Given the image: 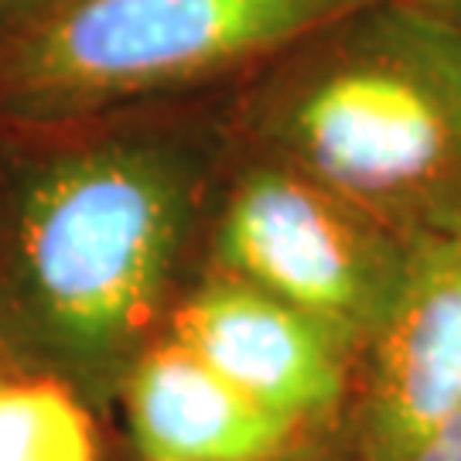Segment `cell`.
Returning <instances> with one entry per match:
<instances>
[{"label":"cell","mask_w":461,"mask_h":461,"mask_svg":"<svg viewBox=\"0 0 461 461\" xmlns=\"http://www.w3.org/2000/svg\"><path fill=\"white\" fill-rule=\"evenodd\" d=\"M165 331L301 430H329L346 413L356 356L325 325L249 280L212 270L171 304Z\"/></svg>","instance_id":"6"},{"label":"cell","mask_w":461,"mask_h":461,"mask_svg":"<svg viewBox=\"0 0 461 461\" xmlns=\"http://www.w3.org/2000/svg\"><path fill=\"white\" fill-rule=\"evenodd\" d=\"M215 158L195 131L133 123L17 150L0 175V287L68 386L103 393L154 339Z\"/></svg>","instance_id":"1"},{"label":"cell","mask_w":461,"mask_h":461,"mask_svg":"<svg viewBox=\"0 0 461 461\" xmlns=\"http://www.w3.org/2000/svg\"><path fill=\"white\" fill-rule=\"evenodd\" d=\"M413 461H461V411L413 455Z\"/></svg>","instance_id":"10"},{"label":"cell","mask_w":461,"mask_h":461,"mask_svg":"<svg viewBox=\"0 0 461 461\" xmlns=\"http://www.w3.org/2000/svg\"><path fill=\"white\" fill-rule=\"evenodd\" d=\"M314 434H321V430H308V434H301L294 438L291 445L277 447V451H270L264 458H253V461H356V455H339V451H331L329 445H321Z\"/></svg>","instance_id":"9"},{"label":"cell","mask_w":461,"mask_h":461,"mask_svg":"<svg viewBox=\"0 0 461 461\" xmlns=\"http://www.w3.org/2000/svg\"><path fill=\"white\" fill-rule=\"evenodd\" d=\"M356 366L346 407L356 461H413L461 411V236L417 247Z\"/></svg>","instance_id":"5"},{"label":"cell","mask_w":461,"mask_h":461,"mask_svg":"<svg viewBox=\"0 0 461 461\" xmlns=\"http://www.w3.org/2000/svg\"><path fill=\"white\" fill-rule=\"evenodd\" d=\"M0 461H99V434L79 390L59 376L0 379Z\"/></svg>","instance_id":"8"},{"label":"cell","mask_w":461,"mask_h":461,"mask_svg":"<svg viewBox=\"0 0 461 461\" xmlns=\"http://www.w3.org/2000/svg\"><path fill=\"white\" fill-rule=\"evenodd\" d=\"M236 133L411 247L461 236V21L363 0L267 62Z\"/></svg>","instance_id":"2"},{"label":"cell","mask_w":461,"mask_h":461,"mask_svg":"<svg viewBox=\"0 0 461 461\" xmlns=\"http://www.w3.org/2000/svg\"><path fill=\"white\" fill-rule=\"evenodd\" d=\"M363 0H49L0 38V120L79 127L182 96L280 51Z\"/></svg>","instance_id":"3"},{"label":"cell","mask_w":461,"mask_h":461,"mask_svg":"<svg viewBox=\"0 0 461 461\" xmlns=\"http://www.w3.org/2000/svg\"><path fill=\"white\" fill-rule=\"evenodd\" d=\"M411 4H420V7H430V11H438V14H447L461 21V0H411Z\"/></svg>","instance_id":"12"},{"label":"cell","mask_w":461,"mask_h":461,"mask_svg":"<svg viewBox=\"0 0 461 461\" xmlns=\"http://www.w3.org/2000/svg\"><path fill=\"white\" fill-rule=\"evenodd\" d=\"M137 461H253L308 434L249 400L171 331L120 379Z\"/></svg>","instance_id":"7"},{"label":"cell","mask_w":461,"mask_h":461,"mask_svg":"<svg viewBox=\"0 0 461 461\" xmlns=\"http://www.w3.org/2000/svg\"><path fill=\"white\" fill-rule=\"evenodd\" d=\"M49 0H0V38L14 32L17 24H24L34 11H41Z\"/></svg>","instance_id":"11"},{"label":"cell","mask_w":461,"mask_h":461,"mask_svg":"<svg viewBox=\"0 0 461 461\" xmlns=\"http://www.w3.org/2000/svg\"><path fill=\"white\" fill-rule=\"evenodd\" d=\"M11 373H14V369H11V363H7V356H4V346H0V379H7Z\"/></svg>","instance_id":"13"},{"label":"cell","mask_w":461,"mask_h":461,"mask_svg":"<svg viewBox=\"0 0 461 461\" xmlns=\"http://www.w3.org/2000/svg\"><path fill=\"white\" fill-rule=\"evenodd\" d=\"M417 247L294 167L247 154L215 205L212 270L287 301L359 359Z\"/></svg>","instance_id":"4"}]
</instances>
